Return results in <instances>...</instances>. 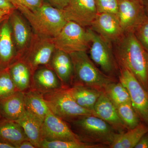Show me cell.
I'll list each match as a JSON object with an SVG mask.
<instances>
[{
	"label": "cell",
	"instance_id": "d6986e66",
	"mask_svg": "<svg viewBox=\"0 0 148 148\" xmlns=\"http://www.w3.org/2000/svg\"><path fill=\"white\" fill-rule=\"evenodd\" d=\"M26 111L24 92L16 91L0 101V114L5 119L16 121Z\"/></svg>",
	"mask_w": 148,
	"mask_h": 148
},
{
	"label": "cell",
	"instance_id": "7402d4cb",
	"mask_svg": "<svg viewBox=\"0 0 148 148\" xmlns=\"http://www.w3.org/2000/svg\"><path fill=\"white\" fill-rule=\"evenodd\" d=\"M66 89L80 106L94 114V107L103 91L82 86H73Z\"/></svg>",
	"mask_w": 148,
	"mask_h": 148
},
{
	"label": "cell",
	"instance_id": "44dd1931",
	"mask_svg": "<svg viewBox=\"0 0 148 148\" xmlns=\"http://www.w3.org/2000/svg\"><path fill=\"white\" fill-rule=\"evenodd\" d=\"M23 128L28 140L36 148H40L43 140L42 128L43 121L35 115L26 111L16 121Z\"/></svg>",
	"mask_w": 148,
	"mask_h": 148
},
{
	"label": "cell",
	"instance_id": "9a60e30c",
	"mask_svg": "<svg viewBox=\"0 0 148 148\" xmlns=\"http://www.w3.org/2000/svg\"><path fill=\"white\" fill-rule=\"evenodd\" d=\"M47 66L55 72L64 88L72 86L74 68L70 54L56 49Z\"/></svg>",
	"mask_w": 148,
	"mask_h": 148
},
{
	"label": "cell",
	"instance_id": "6da1fadb",
	"mask_svg": "<svg viewBox=\"0 0 148 148\" xmlns=\"http://www.w3.org/2000/svg\"><path fill=\"white\" fill-rule=\"evenodd\" d=\"M114 50L119 66L126 68L148 91V52L132 32L125 33Z\"/></svg>",
	"mask_w": 148,
	"mask_h": 148
},
{
	"label": "cell",
	"instance_id": "ac0fdd59",
	"mask_svg": "<svg viewBox=\"0 0 148 148\" xmlns=\"http://www.w3.org/2000/svg\"><path fill=\"white\" fill-rule=\"evenodd\" d=\"M8 18L0 24V71L8 68L17 57Z\"/></svg>",
	"mask_w": 148,
	"mask_h": 148
},
{
	"label": "cell",
	"instance_id": "7a4b0ae2",
	"mask_svg": "<svg viewBox=\"0 0 148 148\" xmlns=\"http://www.w3.org/2000/svg\"><path fill=\"white\" fill-rule=\"evenodd\" d=\"M15 8L27 19L35 34L40 36L53 38L67 21L63 10L43 3L34 11L21 5Z\"/></svg>",
	"mask_w": 148,
	"mask_h": 148
},
{
	"label": "cell",
	"instance_id": "5bb4252c",
	"mask_svg": "<svg viewBox=\"0 0 148 148\" xmlns=\"http://www.w3.org/2000/svg\"><path fill=\"white\" fill-rule=\"evenodd\" d=\"M89 28L111 43L116 42L125 33L116 14L107 12L97 13Z\"/></svg>",
	"mask_w": 148,
	"mask_h": 148
},
{
	"label": "cell",
	"instance_id": "e0dca14e",
	"mask_svg": "<svg viewBox=\"0 0 148 148\" xmlns=\"http://www.w3.org/2000/svg\"><path fill=\"white\" fill-rule=\"evenodd\" d=\"M64 88L53 70L47 66L37 69L32 76L31 88L42 94Z\"/></svg>",
	"mask_w": 148,
	"mask_h": 148
},
{
	"label": "cell",
	"instance_id": "4fadbf2b",
	"mask_svg": "<svg viewBox=\"0 0 148 148\" xmlns=\"http://www.w3.org/2000/svg\"><path fill=\"white\" fill-rule=\"evenodd\" d=\"M116 16L124 33L132 32L146 15L140 0H119Z\"/></svg>",
	"mask_w": 148,
	"mask_h": 148
},
{
	"label": "cell",
	"instance_id": "e575fe53",
	"mask_svg": "<svg viewBox=\"0 0 148 148\" xmlns=\"http://www.w3.org/2000/svg\"><path fill=\"white\" fill-rule=\"evenodd\" d=\"M135 148H148V130L142 136Z\"/></svg>",
	"mask_w": 148,
	"mask_h": 148
},
{
	"label": "cell",
	"instance_id": "74e56055",
	"mask_svg": "<svg viewBox=\"0 0 148 148\" xmlns=\"http://www.w3.org/2000/svg\"><path fill=\"white\" fill-rule=\"evenodd\" d=\"M145 10L146 14L148 16V0H140Z\"/></svg>",
	"mask_w": 148,
	"mask_h": 148
},
{
	"label": "cell",
	"instance_id": "4dcf8cb0",
	"mask_svg": "<svg viewBox=\"0 0 148 148\" xmlns=\"http://www.w3.org/2000/svg\"><path fill=\"white\" fill-rule=\"evenodd\" d=\"M98 13L107 12L116 14L119 0H94Z\"/></svg>",
	"mask_w": 148,
	"mask_h": 148
},
{
	"label": "cell",
	"instance_id": "603a6c76",
	"mask_svg": "<svg viewBox=\"0 0 148 148\" xmlns=\"http://www.w3.org/2000/svg\"><path fill=\"white\" fill-rule=\"evenodd\" d=\"M27 140H29L17 122L0 118V141L17 148L20 143Z\"/></svg>",
	"mask_w": 148,
	"mask_h": 148
},
{
	"label": "cell",
	"instance_id": "83f0119b",
	"mask_svg": "<svg viewBox=\"0 0 148 148\" xmlns=\"http://www.w3.org/2000/svg\"><path fill=\"white\" fill-rule=\"evenodd\" d=\"M116 107L119 115L127 130L134 128L142 122L131 103H124Z\"/></svg>",
	"mask_w": 148,
	"mask_h": 148
},
{
	"label": "cell",
	"instance_id": "8992f818",
	"mask_svg": "<svg viewBox=\"0 0 148 148\" xmlns=\"http://www.w3.org/2000/svg\"><path fill=\"white\" fill-rule=\"evenodd\" d=\"M87 30L90 39L89 48L90 58L104 73L117 79L119 75V66L112 47V43L90 28H88Z\"/></svg>",
	"mask_w": 148,
	"mask_h": 148
},
{
	"label": "cell",
	"instance_id": "ffe728a7",
	"mask_svg": "<svg viewBox=\"0 0 148 148\" xmlns=\"http://www.w3.org/2000/svg\"><path fill=\"white\" fill-rule=\"evenodd\" d=\"M8 70L17 90L24 92L31 89L33 73L24 60L16 58L8 67Z\"/></svg>",
	"mask_w": 148,
	"mask_h": 148
},
{
	"label": "cell",
	"instance_id": "3957f363",
	"mask_svg": "<svg viewBox=\"0 0 148 148\" xmlns=\"http://www.w3.org/2000/svg\"><path fill=\"white\" fill-rule=\"evenodd\" d=\"M72 129L83 142L109 146L119 134L99 117L89 115L69 123Z\"/></svg>",
	"mask_w": 148,
	"mask_h": 148
},
{
	"label": "cell",
	"instance_id": "d6a6232c",
	"mask_svg": "<svg viewBox=\"0 0 148 148\" xmlns=\"http://www.w3.org/2000/svg\"><path fill=\"white\" fill-rule=\"evenodd\" d=\"M43 3L49 5L55 8L63 10L68 5L69 0H42Z\"/></svg>",
	"mask_w": 148,
	"mask_h": 148
},
{
	"label": "cell",
	"instance_id": "2e32d148",
	"mask_svg": "<svg viewBox=\"0 0 148 148\" xmlns=\"http://www.w3.org/2000/svg\"><path fill=\"white\" fill-rule=\"evenodd\" d=\"M94 115L99 117L119 133L127 130L119 115L116 107L103 91L94 108Z\"/></svg>",
	"mask_w": 148,
	"mask_h": 148
},
{
	"label": "cell",
	"instance_id": "8fae6325",
	"mask_svg": "<svg viewBox=\"0 0 148 148\" xmlns=\"http://www.w3.org/2000/svg\"><path fill=\"white\" fill-rule=\"evenodd\" d=\"M42 138L43 140L82 141L73 131L69 123L56 116L51 111L43 122Z\"/></svg>",
	"mask_w": 148,
	"mask_h": 148
},
{
	"label": "cell",
	"instance_id": "277c9868",
	"mask_svg": "<svg viewBox=\"0 0 148 148\" xmlns=\"http://www.w3.org/2000/svg\"><path fill=\"white\" fill-rule=\"evenodd\" d=\"M70 55L74 68L72 86H82L103 91L107 84L118 81L99 70L86 51L73 52Z\"/></svg>",
	"mask_w": 148,
	"mask_h": 148
},
{
	"label": "cell",
	"instance_id": "ab89813d",
	"mask_svg": "<svg viewBox=\"0 0 148 148\" xmlns=\"http://www.w3.org/2000/svg\"><path fill=\"white\" fill-rule=\"evenodd\" d=\"M1 114H0V118L1 117Z\"/></svg>",
	"mask_w": 148,
	"mask_h": 148
},
{
	"label": "cell",
	"instance_id": "d590c367",
	"mask_svg": "<svg viewBox=\"0 0 148 148\" xmlns=\"http://www.w3.org/2000/svg\"><path fill=\"white\" fill-rule=\"evenodd\" d=\"M12 11H13L0 10V24L3 21L9 18Z\"/></svg>",
	"mask_w": 148,
	"mask_h": 148
},
{
	"label": "cell",
	"instance_id": "8d00e7d4",
	"mask_svg": "<svg viewBox=\"0 0 148 148\" xmlns=\"http://www.w3.org/2000/svg\"><path fill=\"white\" fill-rule=\"evenodd\" d=\"M17 148H36L35 146L29 140H25L20 143Z\"/></svg>",
	"mask_w": 148,
	"mask_h": 148
},
{
	"label": "cell",
	"instance_id": "484cf974",
	"mask_svg": "<svg viewBox=\"0 0 148 148\" xmlns=\"http://www.w3.org/2000/svg\"><path fill=\"white\" fill-rule=\"evenodd\" d=\"M103 91L115 106L131 103L130 95L127 88L119 80L107 84Z\"/></svg>",
	"mask_w": 148,
	"mask_h": 148
},
{
	"label": "cell",
	"instance_id": "d4e9b609",
	"mask_svg": "<svg viewBox=\"0 0 148 148\" xmlns=\"http://www.w3.org/2000/svg\"><path fill=\"white\" fill-rule=\"evenodd\" d=\"M148 130V126L141 122L132 129L119 133L109 148H135L142 136Z\"/></svg>",
	"mask_w": 148,
	"mask_h": 148
},
{
	"label": "cell",
	"instance_id": "5b68a950",
	"mask_svg": "<svg viewBox=\"0 0 148 148\" xmlns=\"http://www.w3.org/2000/svg\"><path fill=\"white\" fill-rule=\"evenodd\" d=\"M43 95L51 112L67 122L85 116L94 115L91 111L80 106L66 88L48 92Z\"/></svg>",
	"mask_w": 148,
	"mask_h": 148
},
{
	"label": "cell",
	"instance_id": "f546056e",
	"mask_svg": "<svg viewBox=\"0 0 148 148\" xmlns=\"http://www.w3.org/2000/svg\"><path fill=\"white\" fill-rule=\"evenodd\" d=\"M137 39L148 52V16L146 15L133 30Z\"/></svg>",
	"mask_w": 148,
	"mask_h": 148
},
{
	"label": "cell",
	"instance_id": "ba28073f",
	"mask_svg": "<svg viewBox=\"0 0 148 148\" xmlns=\"http://www.w3.org/2000/svg\"><path fill=\"white\" fill-rule=\"evenodd\" d=\"M119 66V80L127 88L132 107L141 121L148 126V91L127 69Z\"/></svg>",
	"mask_w": 148,
	"mask_h": 148
},
{
	"label": "cell",
	"instance_id": "f1b7e54d",
	"mask_svg": "<svg viewBox=\"0 0 148 148\" xmlns=\"http://www.w3.org/2000/svg\"><path fill=\"white\" fill-rule=\"evenodd\" d=\"M16 91L18 90L12 79L8 68L0 71V101Z\"/></svg>",
	"mask_w": 148,
	"mask_h": 148
},
{
	"label": "cell",
	"instance_id": "9c48e42d",
	"mask_svg": "<svg viewBox=\"0 0 148 148\" xmlns=\"http://www.w3.org/2000/svg\"><path fill=\"white\" fill-rule=\"evenodd\" d=\"M56 49L53 38L35 34L29 48L18 58H21L27 63L33 74L40 67L49 65Z\"/></svg>",
	"mask_w": 148,
	"mask_h": 148
},
{
	"label": "cell",
	"instance_id": "836d02e7",
	"mask_svg": "<svg viewBox=\"0 0 148 148\" xmlns=\"http://www.w3.org/2000/svg\"><path fill=\"white\" fill-rule=\"evenodd\" d=\"M16 9L10 0H0V10L13 11Z\"/></svg>",
	"mask_w": 148,
	"mask_h": 148
},
{
	"label": "cell",
	"instance_id": "4316f807",
	"mask_svg": "<svg viewBox=\"0 0 148 148\" xmlns=\"http://www.w3.org/2000/svg\"><path fill=\"white\" fill-rule=\"evenodd\" d=\"M107 146L100 144H91L81 141L47 140H43L40 148H105Z\"/></svg>",
	"mask_w": 148,
	"mask_h": 148
},
{
	"label": "cell",
	"instance_id": "1f68e13d",
	"mask_svg": "<svg viewBox=\"0 0 148 148\" xmlns=\"http://www.w3.org/2000/svg\"><path fill=\"white\" fill-rule=\"evenodd\" d=\"M14 6L21 5L32 11L40 7L43 4L42 0H10Z\"/></svg>",
	"mask_w": 148,
	"mask_h": 148
},
{
	"label": "cell",
	"instance_id": "cb8c5ba5",
	"mask_svg": "<svg viewBox=\"0 0 148 148\" xmlns=\"http://www.w3.org/2000/svg\"><path fill=\"white\" fill-rule=\"evenodd\" d=\"M24 101L26 110L43 121L51 111L43 94L32 88L24 92Z\"/></svg>",
	"mask_w": 148,
	"mask_h": 148
},
{
	"label": "cell",
	"instance_id": "52a82bcc",
	"mask_svg": "<svg viewBox=\"0 0 148 148\" xmlns=\"http://www.w3.org/2000/svg\"><path fill=\"white\" fill-rule=\"evenodd\" d=\"M56 48L70 53L89 49L90 35L87 29L77 23L67 21L58 34L53 38Z\"/></svg>",
	"mask_w": 148,
	"mask_h": 148
},
{
	"label": "cell",
	"instance_id": "7c38bea8",
	"mask_svg": "<svg viewBox=\"0 0 148 148\" xmlns=\"http://www.w3.org/2000/svg\"><path fill=\"white\" fill-rule=\"evenodd\" d=\"M62 10L67 21H74L84 27H90L98 13L94 0H69Z\"/></svg>",
	"mask_w": 148,
	"mask_h": 148
},
{
	"label": "cell",
	"instance_id": "f35d334b",
	"mask_svg": "<svg viewBox=\"0 0 148 148\" xmlns=\"http://www.w3.org/2000/svg\"><path fill=\"white\" fill-rule=\"evenodd\" d=\"M0 148H15L14 146L0 141Z\"/></svg>",
	"mask_w": 148,
	"mask_h": 148
},
{
	"label": "cell",
	"instance_id": "30bf717a",
	"mask_svg": "<svg viewBox=\"0 0 148 148\" xmlns=\"http://www.w3.org/2000/svg\"><path fill=\"white\" fill-rule=\"evenodd\" d=\"M8 19L17 58L29 48L35 34L29 22L18 10L11 12Z\"/></svg>",
	"mask_w": 148,
	"mask_h": 148
}]
</instances>
